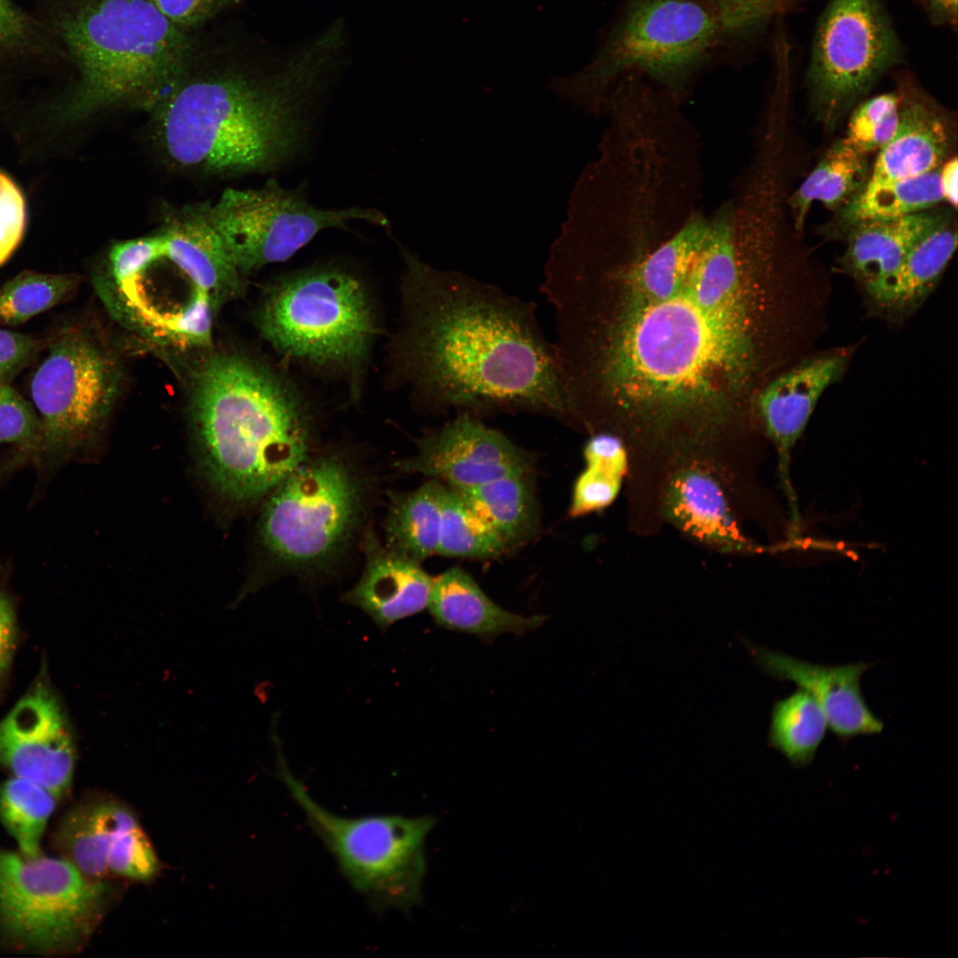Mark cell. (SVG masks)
<instances>
[{"mask_svg": "<svg viewBox=\"0 0 958 958\" xmlns=\"http://www.w3.org/2000/svg\"><path fill=\"white\" fill-rule=\"evenodd\" d=\"M751 312L750 304L709 308L684 283L668 300L626 303L611 319L583 323L569 358L575 397L596 417L613 409L637 416L664 457L679 425L694 456L708 454L725 396L754 364Z\"/></svg>", "mask_w": 958, "mask_h": 958, "instance_id": "obj_1", "label": "cell"}, {"mask_svg": "<svg viewBox=\"0 0 958 958\" xmlns=\"http://www.w3.org/2000/svg\"><path fill=\"white\" fill-rule=\"evenodd\" d=\"M404 372L436 409L530 412L570 420L554 343L536 305L402 247Z\"/></svg>", "mask_w": 958, "mask_h": 958, "instance_id": "obj_2", "label": "cell"}, {"mask_svg": "<svg viewBox=\"0 0 958 958\" xmlns=\"http://www.w3.org/2000/svg\"><path fill=\"white\" fill-rule=\"evenodd\" d=\"M335 36L281 70L195 61L149 111L152 143L172 170L199 176L276 171L305 148L316 89ZM198 58V57H197Z\"/></svg>", "mask_w": 958, "mask_h": 958, "instance_id": "obj_3", "label": "cell"}, {"mask_svg": "<svg viewBox=\"0 0 958 958\" xmlns=\"http://www.w3.org/2000/svg\"><path fill=\"white\" fill-rule=\"evenodd\" d=\"M192 410L213 486L233 501L268 496L310 457L299 398L274 373L240 354H214L195 368Z\"/></svg>", "mask_w": 958, "mask_h": 958, "instance_id": "obj_4", "label": "cell"}, {"mask_svg": "<svg viewBox=\"0 0 958 958\" xmlns=\"http://www.w3.org/2000/svg\"><path fill=\"white\" fill-rule=\"evenodd\" d=\"M59 30L80 74L61 113L69 119L117 106L150 110L198 57L188 29L147 0H79Z\"/></svg>", "mask_w": 958, "mask_h": 958, "instance_id": "obj_5", "label": "cell"}, {"mask_svg": "<svg viewBox=\"0 0 958 958\" xmlns=\"http://www.w3.org/2000/svg\"><path fill=\"white\" fill-rule=\"evenodd\" d=\"M729 35L710 0H628L592 61L554 78L550 90L586 110L603 104L629 73H645L676 89Z\"/></svg>", "mask_w": 958, "mask_h": 958, "instance_id": "obj_6", "label": "cell"}, {"mask_svg": "<svg viewBox=\"0 0 958 958\" xmlns=\"http://www.w3.org/2000/svg\"><path fill=\"white\" fill-rule=\"evenodd\" d=\"M272 740L279 778L352 887L378 910L406 912L418 905L427 868L423 844L435 819L332 813L292 773L275 731Z\"/></svg>", "mask_w": 958, "mask_h": 958, "instance_id": "obj_7", "label": "cell"}, {"mask_svg": "<svg viewBox=\"0 0 958 958\" xmlns=\"http://www.w3.org/2000/svg\"><path fill=\"white\" fill-rule=\"evenodd\" d=\"M257 323L279 351L321 365H359L374 332L362 282L328 266L278 281L259 309Z\"/></svg>", "mask_w": 958, "mask_h": 958, "instance_id": "obj_8", "label": "cell"}, {"mask_svg": "<svg viewBox=\"0 0 958 958\" xmlns=\"http://www.w3.org/2000/svg\"><path fill=\"white\" fill-rule=\"evenodd\" d=\"M265 502L260 534L270 555L289 570L330 561L357 530L365 504L361 475L341 454L310 457Z\"/></svg>", "mask_w": 958, "mask_h": 958, "instance_id": "obj_9", "label": "cell"}, {"mask_svg": "<svg viewBox=\"0 0 958 958\" xmlns=\"http://www.w3.org/2000/svg\"><path fill=\"white\" fill-rule=\"evenodd\" d=\"M109 887L64 858L0 851V937L22 951L77 950L106 907Z\"/></svg>", "mask_w": 958, "mask_h": 958, "instance_id": "obj_10", "label": "cell"}, {"mask_svg": "<svg viewBox=\"0 0 958 958\" xmlns=\"http://www.w3.org/2000/svg\"><path fill=\"white\" fill-rule=\"evenodd\" d=\"M121 379L116 357L89 330L61 328L30 382L42 423L36 452L54 461L82 448L112 410Z\"/></svg>", "mask_w": 958, "mask_h": 958, "instance_id": "obj_11", "label": "cell"}, {"mask_svg": "<svg viewBox=\"0 0 958 958\" xmlns=\"http://www.w3.org/2000/svg\"><path fill=\"white\" fill-rule=\"evenodd\" d=\"M207 209L240 272L287 260L324 230L356 220L388 224L375 208H321L309 201L303 185L286 188L271 179L260 188H227Z\"/></svg>", "mask_w": 958, "mask_h": 958, "instance_id": "obj_12", "label": "cell"}, {"mask_svg": "<svg viewBox=\"0 0 958 958\" xmlns=\"http://www.w3.org/2000/svg\"><path fill=\"white\" fill-rule=\"evenodd\" d=\"M901 57L878 0H830L816 27L808 70L823 122L833 126Z\"/></svg>", "mask_w": 958, "mask_h": 958, "instance_id": "obj_13", "label": "cell"}, {"mask_svg": "<svg viewBox=\"0 0 958 958\" xmlns=\"http://www.w3.org/2000/svg\"><path fill=\"white\" fill-rule=\"evenodd\" d=\"M75 759L70 723L42 669L27 693L0 720V766L59 799L70 789Z\"/></svg>", "mask_w": 958, "mask_h": 958, "instance_id": "obj_14", "label": "cell"}, {"mask_svg": "<svg viewBox=\"0 0 958 958\" xmlns=\"http://www.w3.org/2000/svg\"><path fill=\"white\" fill-rule=\"evenodd\" d=\"M416 445V454L397 461L396 467L444 482L452 489L528 474L530 469L520 448L467 412L417 439Z\"/></svg>", "mask_w": 958, "mask_h": 958, "instance_id": "obj_15", "label": "cell"}, {"mask_svg": "<svg viewBox=\"0 0 958 958\" xmlns=\"http://www.w3.org/2000/svg\"><path fill=\"white\" fill-rule=\"evenodd\" d=\"M852 351L836 349L800 357L773 378L756 397L760 426L773 444L783 491L797 513L789 478L792 450L803 435L821 397L846 371Z\"/></svg>", "mask_w": 958, "mask_h": 958, "instance_id": "obj_16", "label": "cell"}, {"mask_svg": "<svg viewBox=\"0 0 958 958\" xmlns=\"http://www.w3.org/2000/svg\"><path fill=\"white\" fill-rule=\"evenodd\" d=\"M659 510L679 531L718 552L763 551L740 530L717 471L705 464L691 462L669 471Z\"/></svg>", "mask_w": 958, "mask_h": 958, "instance_id": "obj_17", "label": "cell"}, {"mask_svg": "<svg viewBox=\"0 0 958 958\" xmlns=\"http://www.w3.org/2000/svg\"><path fill=\"white\" fill-rule=\"evenodd\" d=\"M744 644L765 673L781 681H792L810 693L839 739L844 742L858 735L882 732L883 723L867 705L860 686L861 676L870 664H818L747 640Z\"/></svg>", "mask_w": 958, "mask_h": 958, "instance_id": "obj_18", "label": "cell"}, {"mask_svg": "<svg viewBox=\"0 0 958 958\" xmlns=\"http://www.w3.org/2000/svg\"><path fill=\"white\" fill-rule=\"evenodd\" d=\"M365 564L342 601L363 610L381 630L428 608L433 577L420 565L383 546L367 530Z\"/></svg>", "mask_w": 958, "mask_h": 958, "instance_id": "obj_19", "label": "cell"}, {"mask_svg": "<svg viewBox=\"0 0 958 958\" xmlns=\"http://www.w3.org/2000/svg\"><path fill=\"white\" fill-rule=\"evenodd\" d=\"M161 232L164 256L222 303L241 291L240 271L209 220L207 204L171 212Z\"/></svg>", "mask_w": 958, "mask_h": 958, "instance_id": "obj_20", "label": "cell"}, {"mask_svg": "<svg viewBox=\"0 0 958 958\" xmlns=\"http://www.w3.org/2000/svg\"><path fill=\"white\" fill-rule=\"evenodd\" d=\"M428 609L436 625L486 640L535 631L546 619L544 615L523 616L502 609L459 567L433 577Z\"/></svg>", "mask_w": 958, "mask_h": 958, "instance_id": "obj_21", "label": "cell"}, {"mask_svg": "<svg viewBox=\"0 0 958 958\" xmlns=\"http://www.w3.org/2000/svg\"><path fill=\"white\" fill-rule=\"evenodd\" d=\"M899 122L891 139L878 151L867 184H882L918 176L941 166L949 153L947 122L930 104L914 94H903Z\"/></svg>", "mask_w": 958, "mask_h": 958, "instance_id": "obj_22", "label": "cell"}, {"mask_svg": "<svg viewBox=\"0 0 958 958\" xmlns=\"http://www.w3.org/2000/svg\"><path fill=\"white\" fill-rule=\"evenodd\" d=\"M956 246L949 223L923 238L891 271L862 286L873 310L888 319L914 313L937 287Z\"/></svg>", "mask_w": 958, "mask_h": 958, "instance_id": "obj_23", "label": "cell"}, {"mask_svg": "<svg viewBox=\"0 0 958 958\" xmlns=\"http://www.w3.org/2000/svg\"><path fill=\"white\" fill-rule=\"evenodd\" d=\"M947 223L945 214L929 209L854 225L848 230L843 268L862 287L891 271L918 241Z\"/></svg>", "mask_w": 958, "mask_h": 958, "instance_id": "obj_24", "label": "cell"}, {"mask_svg": "<svg viewBox=\"0 0 958 958\" xmlns=\"http://www.w3.org/2000/svg\"><path fill=\"white\" fill-rule=\"evenodd\" d=\"M137 821L133 813L119 802L93 799L71 809L55 835V845L62 858L88 878L102 881L107 876V856L118 836Z\"/></svg>", "mask_w": 958, "mask_h": 958, "instance_id": "obj_25", "label": "cell"}, {"mask_svg": "<svg viewBox=\"0 0 958 958\" xmlns=\"http://www.w3.org/2000/svg\"><path fill=\"white\" fill-rule=\"evenodd\" d=\"M709 229L701 216L689 218L669 240L633 263L627 273V302L668 300L683 286Z\"/></svg>", "mask_w": 958, "mask_h": 958, "instance_id": "obj_26", "label": "cell"}, {"mask_svg": "<svg viewBox=\"0 0 958 958\" xmlns=\"http://www.w3.org/2000/svg\"><path fill=\"white\" fill-rule=\"evenodd\" d=\"M444 488L432 478L415 490L389 493L388 548L418 563L437 554Z\"/></svg>", "mask_w": 958, "mask_h": 958, "instance_id": "obj_27", "label": "cell"}, {"mask_svg": "<svg viewBox=\"0 0 958 958\" xmlns=\"http://www.w3.org/2000/svg\"><path fill=\"white\" fill-rule=\"evenodd\" d=\"M454 490L493 529L507 548L526 542L537 531L538 505L528 474Z\"/></svg>", "mask_w": 958, "mask_h": 958, "instance_id": "obj_28", "label": "cell"}, {"mask_svg": "<svg viewBox=\"0 0 958 958\" xmlns=\"http://www.w3.org/2000/svg\"><path fill=\"white\" fill-rule=\"evenodd\" d=\"M870 172L867 154L844 138L834 144L789 199L796 229L802 230L814 200L829 209L844 208L863 189Z\"/></svg>", "mask_w": 958, "mask_h": 958, "instance_id": "obj_29", "label": "cell"}, {"mask_svg": "<svg viewBox=\"0 0 958 958\" xmlns=\"http://www.w3.org/2000/svg\"><path fill=\"white\" fill-rule=\"evenodd\" d=\"M943 200L939 168L907 178L882 184H866L840 214L846 229L859 224L897 218L929 210Z\"/></svg>", "mask_w": 958, "mask_h": 958, "instance_id": "obj_30", "label": "cell"}, {"mask_svg": "<svg viewBox=\"0 0 958 958\" xmlns=\"http://www.w3.org/2000/svg\"><path fill=\"white\" fill-rule=\"evenodd\" d=\"M585 468L577 477L569 513L580 516L600 511L617 497L630 465L628 447L617 435L594 434L584 449Z\"/></svg>", "mask_w": 958, "mask_h": 958, "instance_id": "obj_31", "label": "cell"}, {"mask_svg": "<svg viewBox=\"0 0 958 958\" xmlns=\"http://www.w3.org/2000/svg\"><path fill=\"white\" fill-rule=\"evenodd\" d=\"M828 723L815 698L799 688L773 706L769 745L782 753L796 768H805L814 759Z\"/></svg>", "mask_w": 958, "mask_h": 958, "instance_id": "obj_32", "label": "cell"}, {"mask_svg": "<svg viewBox=\"0 0 958 958\" xmlns=\"http://www.w3.org/2000/svg\"><path fill=\"white\" fill-rule=\"evenodd\" d=\"M58 799L45 788L13 776L0 782V821L27 858L41 855V841Z\"/></svg>", "mask_w": 958, "mask_h": 958, "instance_id": "obj_33", "label": "cell"}, {"mask_svg": "<svg viewBox=\"0 0 958 958\" xmlns=\"http://www.w3.org/2000/svg\"><path fill=\"white\" fill-rule=\"evenodd\" d=\"M507 549L493 529L452 488L444 485L437 554L491 559Z\"/></svg>", "mask_w": 958, "mask_h": 958, "instance_id": "obj_34", "label": "cell"}, {"mask_svg": "<svg viewBox=\"0 0 958 958\" xmlns=\"http://www.w3.org/2000/svg\"><path fill=\"white\" fill-rule=\"evenodd\" d=\"M79 283L73 273L20 272L0 287V324H23L64 302Z\"/></svg>", "mask_w": 958, "mask_h": 958, "instance_id": "obj_35", "label": "cell"}, {"mask_svg": "<svg viewBox=\"0 0 958 958\" xmlns=\"http://www.w3.org/2000/svg\"><path fill=\"white\" fill-rule=\"evenodd\" d=\"M901 98L890 92L862 102L850 117L845 142L867 155L881 150L897 130Z\"/></svg>", "mask_w": 958, "mask_h": 958, "instance_id": "obj_36", "label": "cell"}, {"mask_svg": "<svg viewBox=\"0 0 958 958\" xmlns=\"http://www.w3.org/2000/svg\"><path fill=\"white\" fill-rule=\"evenodd\" d=\"M107 871L133 880H149L159 869L155 852L138 821L116 838L107 856Z\"/></svg>", "mask_w": 958, "mask_h": 958, "instance_id": "obj_37", "label": "cell"}, {"mask_svg": "<svg viewBox=\"0 0 958 958\" xmlns=\"http://www.w3.org/2000/svg\"><path fill=\"white\" fill-rule=\"evenodd\" d=\"M42 437L38 413L9 383H0V444L36 452Z\"/></svg>", "mask_w": 958, "mask_h": 958, "instance_id": "obj_38", "label": "cell"}, {"mask_svg": "<svg viewBox=\"0 0 958 958\" xmlns=\"http://www.w3.org/2000/svg\"><path fill=\"white\" fill-rule=\"evenodd\" d=\"M26 224V205L18 186L0 172V265L20 242Z\"/></svg>", "mask_w": 958, "mask_h": 958, "instance_id": "obj_39", "label": "cell"}, {"mask_svg": "<svg viewBox=\"0 0 958 958\" xmlns=\"http://www.w3.org/2000/svg\"><path fill=\"white\" fill-rule=\"evenodd\" d=\"M729 35L743 33L788 7L790 0H710Z\"/></svg>", "mask_w": 958, "mask_h": 958, "instance_id": "obj_40", "label": "cell"}, {"mask_svg": "<svg viewBox=\"0 0 958 958\" xmlns=\"http://www.w3.org/2000/svg\"><path fill=\"white\" fill-rule=\"evenodd\" d=\"M33 335L0 329V383H9L43 348Z\"/></svg>", "mask_w": 958, "mask_h": 958, "instance_id": "obj_41", "label": "cell"}, {"mask_svg": "<svg viewBox=\"0 0 958 958\" xmlns=\"http://www.w3.org/2000/svg\"><path fill=\"white\" fill-rule=\"evenodd\" d=\"M175 24L199 26L229 7L234 0H147Z\"/></svg>", "mask_w": 958, "mask_h": 958, "instance_id": "obj_42", "label": "cell"}, {"mask_svg": "<svg viewBox=\"0 0 958 958\" xmlns=\"http://www.w3.org/2000/svg\"><path fill=\"white\" fill-rule=\"evenodd\" d=\"M33 35L30 20L10 0H0V48L22 51L30 46Z\"/></svg>", "mask_w": 958, "mask_h": 958, "instance_id": "obj_43", "label": "cell"}, {"mask_svg": "<svg viewBox=\"0 0 958 958\" xmlns=\"http://www.w3.org/2000/svg\"><path fill=\"white\" fill-rule=\"evenodd\" d=\"M18 640L14 603L7 592L0 588V690L8 680Z\"/></svg>", "mask_w": 958, "mask_h": 958, "instance_id": "obj_44", "label": "cell"}, {"mask_svg": "<svg viewBox=\"0 0 958 958\" xmlns=\"http://www.w3.org/2000/svg\"><path fill=\"white\" fill-rule=\"evenodd\" d=\"M957 158L944 161L939 167V186L943 200L952 207L957 206Z\"/></svg>", "mask_w": 958, "mask_h": 958, "instance_id": "obj_45", "label": "cell"}, {"mask_svg": "<svg viewBox=\"0 0 958 958\" xmlns=\"http://www.w3.org/2000/svg\"><path fill=\"white\" fill-rule=\"evenodd\" d=\"M932 20L937 23L955 25L957 0H923Z\"/></svg>", "mask_w": 958, "mask_h": 958, "instance_id": "obj_46", "label": "cell"}]
</instances>
